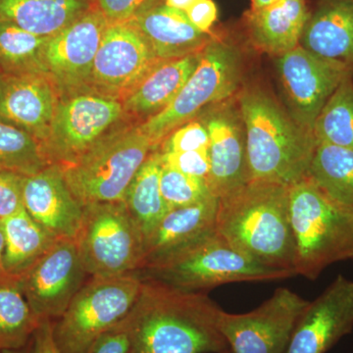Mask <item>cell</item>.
<instances>
[{
  "mask_svg": "<svg viewBox=\"0 0 353 353\" xmlns=\"http://www.w3.org/2000/svg\"><path fill=\"white\" fill-rule=\"evenodd\" d=\"M75 241L90 277L127 275L143 265L145 236L124 201L85 206Z\"/></svg>",
  "mask_w": 353,
  "mask_h": 353,
  "instance_id": "obj_9",
  "label": "cell"
},
{
  "mask_svg": "<svg viewBox=\"0 0 353 353\" xmlns=\"http://www.w3.org/2000/svg\"><path fill=\"white\" fill-rule=\"evenodd\" d=\"M122 101L92 92L60 97L41 150L48 164L76 161L124 117Z\"/></svg>",
  "mask_w": 353,
  "mask_h": 353,
  "instance_id": "obj_10",
  "label": "cell"
},
{
  "mask_svg": "<svg viewBox=\"0 0 353 353\" xmlns=\"http://www.w3.org/2000/svg\"><path fill=\"white\" fill-rule=\"evenodd\" d=\"M243 58L231 39L213 34L201 50L196 69L180 94L162 112L139 124L157 150L176 128L196 119L209 106L236 97L243 88Z\"/></svg>",
  "mask_w": 353,
  "mask_h": 353,
  "instance_id": "obj_6",
  "label": "cell"
},
{
  "mask_svg": "<svg viewBox=\"0 0 353 353\" xmlns=\"http://www.w3.org/2000/svg\"><path fill=\"white\" fill-rule=\"evenodd\" d=\"M150 0H95L109 23H127Z\"/></svg>",
  "mask_w": 353,
  "mask_h": 353,
  "instance_id": "obj_38",
  "label": "cell"
},
{
  "mask_svg": "<svg viewBox=\"0 0 353 353\" xmlns=\"http://www.w3.org/2000/svg\"><path fill=\"white\" fill-rule=\"evenodd\" d=\"M160 190L170 210L199 203L212 196L203 179L185 175L164 164L160 176Z\"/></svg>",
  "mask_w": 353,
  "mask_h": 353,
  "instance_id": "obj_33",
  "label": "cell"
},
{
  "mask_svg": "<svg viewBox=\"0 0 353 353\" xmlns=\"http://www.w3.org/2000/svg\"><path fill=\"white\" fill-rule=\"evenodd\" d=\"M299 46L353 67V0H317Z\"/></svg>",
  "mask_w": 353,
  "mask_h": 353,
  "instance_id": "obj_23",
  "label": "cell"
},
{
  "mask_svg": "<svg viewBox=\"0 0 353 353\" xmlns=\"http://www.w3.org/2000/svg\"><path fill=\"white\" fill-rule=\"evenodd\" d=\"M152 150L139 125L113 128L76 161L60 167L83 208L124 201L130 183Z\"/></svg>",
  "mask_w": 353,
  "mask_h": 353,
  "instance_id": "obj_7",
  "label": "cell"
},
{
  "mask_svg": "<svg viewBox=\"0 0 353 353\" xmlns=\"http://www.w3.org/2000/svg\"><path fill=\"white\" fill-rule=\"evenodd\" d=\"M215 231L234 250L254 261L296 275L289 185L252 180L220 197Z\"/></svg>",
  "mask_w": 353,
  "mask_h": 353,
  "instance_id": "obj_2",
  "label": "cell"
},
{
  "mask_svg": "<svg viewBox=\"0 0 353 353\" xmlns=\"http://www.w3.org/2000/svg\"><path fill=\"white\" fill-rule=\"evenodd\" d=\"M190 22L204 34H211V29L218 17L217 6L213 0H194L185 11Z\"/></svg>",
  "mask_w": 353,
  "mask_h": 353,
  "instance_id": "obj_39",
  "label": "cell"
},
{
  "mask_svg": "<svg viewBox=\"0 0 353 353\" xmlns=\"http://www.w3.org/2000/svg\"><path fill=\"white\" fill-rule=\"evenodd\" d=\"M0 222L6 243L4 272L12 277L20 278L57 241L39 226L25 208Z\"/></svg>",
  "mask_w": 353,
  "mask_h": 353,
  "instance_id": "obj_26",
  "label": "cell"
},
{
  "mask_svg": "<svg viewBox=\"0 0 353 353\" xmlns=\"http://www.w3.org/2000/svg\"><path fill=\"white\" fill-rule=\"evenodd\" d=\"M127 23L143 34L159 60L199 52L214 34L197 30L185 11L167 6L164 0H150Z\"/></svg>",
  "mask_w": 353,
  "mask_h": 353,
  "instance_id": "obj_20",
  "label": "cell"
},
{
  "mask_svg": "<svg viewBox=\"0 0 353 353\" xmlns=\"http://www.w3.org/2000/svg\"><path fill=\"white\" fill-rule=\"evenodd\" d=\"M311 9L307 0H280L243 16V29L257 50L281 57L299 46Z\"/></svg>",
  "mask_w": 353,
  "mask_h": 353,
  "instance_id": "obj_22",
  "label": "cell"
},
{
  "mask_svg": "<svg viewBox=\"0 0 353 353\" xmlns=\"http://www.w3.org/2000/svg\"><path fill=\"white\" fill-rule=\"evenodd\" d=\"M90 276L75 240H57L19 279L21 289L39 320L58 319Z\"/></svg>",
  "mask_w": 353,
  "mask_h": 353,
  "instance_id": "obj_15",
  "label": "cell"
},
{
  "mask_svg": "<svg viewBox=\"0 0 353 353\" xmlns=\"http://www.w3.org/2000/svg\"><path fill=\"white\" fill-rule=\"evenodd\" d=\"M95 6V0H0V21L52 37Z\"/></svg>",
  "mask_w": 353,
  "mask_h": 353,
  "instance_id": "obj_25",
  "label": "cell"
},
{
  "mask_svg": "<svg viewBox=\"0 0 353 353\" xmlns=\"http://www.w3.org/2000/svg\"><path fill=\"white\" fill-rule=\"evenodd\" d=\"M4 245H6V243H4V234L3 231H2L1 222H0V275L6 274L3 268Z\"/></svg>",
  "mask_w": 353,
  "mask_h": 353,
  "instance_id": "obj_43",
  "label": "cell"
},
{
  "mask_svg": "<svg viewBox=\"0 0 353 353\" xmlns=\"http://www.w3.org/2000/svg\"><path fill=\"white\" fill-rule=\"evenodd\" d=\"M32 353H61L52 336V321L41 320L32 339Z\"/></svg>",
  "mask_w": 353,
  "mask_h": 353,
  "instance_id": "obj_40",
  "label": "cell"
},
{
  "mask_svg": "<svg viewBox=\"0 0 353 353\" xmlns=\"http://www.w3.org/2000/svg\"><path fill=\"white\" fill-rule=\"evenodd\" d=\"M141 280L154 281L185 292H205L217 285L263 282L292 277L250 259L213 232L168 259L136 272Z\"/></svg>",
  "mask_w": 353,
  "mask_h": 353,
  "instance_id": "obj_5",
  "label": "cell"
},
{
  "mask_svg": "<svg viewBox=\"0 0 353 353\" xmlns=\"http://www.w3.org/2000/svg\"><path fill=\"white\" fill-rule=\"evenodd\" d=\"M199 117L209 136L208 187L220 199L250 181L245 126L238 94L204 109Z\"/></svg>",
  "mask_w": 353,
  "mask_h": 353,
  "instance_id": "obj_16",
  "label": "cell"
},
{
  "mask_svg": "<svg viewBox=\"0 0 353 353\" xmlns=\"http://www.w3.org/2000/svg\"><path fill=\"white\" fill-rule=\"evenodd\" d=\"M161 60L128 23H110L95 57L90 90L123 101Z\"/></svg>",
  "mask_w": 353,
  "mask_h": 353,
  "instance_id": "obj_14",
  "label": "cell"
},
{
  "mask_svg": "<svg viewBox=\"0 0 353 353\" xmlns=\"http://www.w3.org/2000/svg\"><path fill=\"white\" fill-rule=\"evenodd\" d=\"M25 176L13 172L0 171V220L24 208L23 183Z\"/></svg>",
  "mask_w": 353,
  "mask_h": 353,
  "instance_id": "obj_36",
  "label": "cell"
},
{
  "mask_svg": "<svg viewBox=\"0 0 353 353\" xmlns=\"http://www.w3.org/2000/svg\"><path fill=\"white\" fill-rule=\"evenodd\" d=\"M353 331V281L339 275L297 320L284 353H326Z\"/></svg>",
  "mask_w": 353,
  "mask_h": 353,
  "instance_id": "obj_17",
  "label": "cell"
},
{
  "mask_svg": "<svg viewBox=\"0 0 353 353\" xmlns=\"http://www.w3.org/2000/svg\"><path fill=\"white\" fill-rule=\"evenodd\" d=\"M250 180L292 185L307 176L317 141L289 110L259 85L241 88Z\"/></svg>",
  "mask_w": 353,
  "mask_h": 353,
  "instance_id": "obj_3",
  "label": "cell"
},
{
  "mask_svg": "<svg viewBox=\"0 0 353 353\" xmlns=\"http://www.w3.org/2000/svg\"><path fill=\"white\" fill-rule=\"evenodd\" d=\"M208 148V130L201 120L194 119L176 128L160 143L157 150L161 153L204 152Z\"/></svg>",
  "mask_w": 353,
  "mask_h": 353,
  "instance_id": "obj_34",
  "label": "cell"
},
{
  "mask_svg": "<svg viewBox=\"0 0 353 353\" xmlns=\"http://www.w3.org/2000/svg\"><path fill=\"white\" fill-rule=\"evenodd\" d=\"M162 162L159 150H152L138 173L134 176L124 202L132 219L146 239L170 211L160 190Z\"/></svg>",
  "mask_w": 353,
  "mask_h": 353,
  "instance_id": "obj_27",
  "label": "cell"
},
{
  "mask_svg": "<svg viewBox=\"0 0 353 353\" xmlns=\"http://www.w3.org/2000/svg\"><path fill=\"white\" fill-rule=\"evenodd\" d=\"M130 353H134V352H130Z\"/></svg>",
  "mask_w": 353,
  "mask_h": 353,
  "instance_id": "obj_46",
  "label": "cell"
},
{
  "mask_svg": "<svg viewBox=\"0 0 353 353\" xmlns=\"http://www.w3.org/2000/svg\"><path fill=\"white\" fill-rule=\"evenodd\" d=\"M60 95L39 74H0V119L15 125L39 143L48 139Z\"/></svg>",
  "mask_w": 353,
  "mask_h": 353,
  "instance_id": "obj_19",
  "label": "cell"
},
{
  "mask_svg": "<svg viewBox=\"0 0 353 353\" xmlns=\"http://www.w3.org/2000/svg\"><path fill=\"white\" fill-rule=\"evenodd\" d=\"M109 24L95 6L62 31L50 37L44 46V67L60 97L90 92L95 57Z\"/></svg>",
  "mask_w": 353,
  "mask_h": 353,
  "instance_id": "obj_12",
  "label": "cell"
},
{
  "mask_svg": "<svg viewBox=\"0 0 353 353\" xmlns=\"http://www.w3.org/2000/svg\"><path fill=\"white\" fill-rule=\"evenodd\" d=\"M307 178L325 196L353 211V150L317 143Z\"/></svg>",
  "mask_w": 353,
  "mask_h": 353,
  "instance_id": "obj_28",
  "label": "cell"
},
{
  "mask_svg": "<svg viewBox=\"0 0 353 353\" xmlns=\"http://www.w3.org/2000/svg\"><path fill=\"white\" fill-rule=\"evenodd\" d=\"M278 1H280V0H250V2H252L250 9L252 10H259V9L272 6V4L276 3Z\"/></svg>",
  "mask_w": 353,
  "mask_h": 353,
  "instance_id": "obj_42",
  "label": "cell"
},
{
  "mask_svg": "<svg viewBox=\"0 0 353 353\" xmlns=\"http://www.w3.org/2000/svg\"><path fill=\"white\" fill-rule=\"evenodd\" d=\"M218 197L169 211L145 243L143 267L168 259L215 232Z\"/></svg>",
  "mask_w": 353,
  "mask_h": 353,
  "instance_id": "obj_21",
  "label": "cell"
},
{
  "mask_svg": "<svg viewBox=\"0 0 353 353\" xmlns=\"http://www.w3.org/2000/svg\"><path fill=\"white\" fill-rule=\"evenodd\" d=\"M222 309L205 292H185L143 280L132 308L134 353H224Z\"/></svg>",
  "mask_w": 353,
  "mask_h": 353,
  "instance_id": "obj_1",
  "label": "cell"
},
{
  "mask_svg": "<svg viewBox=\"0 0 353 353\" xmlns=\"http://www.w3.org/2000/svg\"><path fill=\"white\" fill-rule=\"evenodd\" d=\"M41 321L30 307L19 279L0 275V352L27 347Z\"/></svg>",
  "mask_w": 353,
  "mask_h": 353,
  "instance_id": "obj_29",
  "label": "cell"
},
{
  "mask_svg": "<svg viewBox=\"0 0 353 353\" xmlns=\"http://www.w3.org/2000/svg\"><path fill=\"white\" fill-rule=\"evenodd\" d=\"M131 314V313H130ZM116 325L97 339L87 353H130L132 352L131 320Z\"/></svg>",
  "mask_w": 353,
  "mask_h": 353,
  "instance_id": "obj_37",
  "label": "cell"
},
{
  "mask_svg": "<svg viewBox=\"0 0 353 353\" xmlns=\"http://www.w3.org/2000/svg\"><path fill=\"white\" fill-rule=\"evenodd\" d=\"M317 143L353 150V70L341 81L315 121Z\"/></svg>",
  "mask_w": 353,
  "mask_h": 353,
  "instance_id": "obj_31",
  "label": "cell"
},
{
  "mask_svg": "<svg viewBox=\"0 0 353 353\" xmlns=\"http://www.w3.org/2000/svg\"><path fill=\"white\" fill-rule=\"evenodd\" d=\"M23 205L28 214L57 240H75L83 206L74 196L59 165L51 164L25 176Z\"/></svg>",
  "mask_w": 353,
  "mask_h": 353,
  "instance_id": "obj_18",
  "label": "cell"
},
{
  "mask_svg": "<svg viewBox=\"0 0 353 353\" xmlns=\"http://www.w3.org/2000/svg\"><path fill=\"white\" fill-rule=\"evenodd\" d=\"M224 353H232V352H231V350H227V352H224Z\"/></svg>",
  "mask_w": 353,
  "mask_h": 353,
  "instance_id": "obj_45",
  "label": "cell"
},
{
  "mask_svg": "<svg viewBox=\"0 0 353 353\" xmlns=\"http://www.w3.org/2000/svg\"><path fill=\"white\" fill-rule=\"evenodd\" d=\"M308 301L279 288L259 307L231 314L222 311L220 330L232 353H284Z\"/></svg>",
  "mask_w": 353,
  "mask_h": 353,
  "instance_id": "obj_11",
  "label": "cell"
},
{
  "mask_svg": "<svg viewBox=\"0 0 353 353\" xmlns=\"http://www.w3.org/2000/svg\"><path fill=\"white\" fill-rule=\"evenodd\" d=\"M296 275L315 280L329 265L353 259V211L325 196L306 176L289 187Z\"/></svg>",
  "mask_w": 353,
  "mask_h": 353,
  "instance_id": "obj_4",
  "label": "cell"
},
{
  "mask_svg": "<svg viewBox=\"0 0 353 353\" xmlns=\"http://www.w3.org/2000/svg\"><path fill=\"white\" fill-rule=\"evenodd\" d=\"M0 353H32V341L27 347L20 348V350H3V352H0Z\"/></svg>",
  "mask_w": 353,
  "mask_h": 353,
  "instance_id": "obj_44",
  "label": "cell"
},
{
  "mask_svg": "<svg viewBox=\"0 0 353 353\" xmlns=\"http://www.w3.org/2000/svg\"><path fill=\"white\" fill-rule=\"evenodd\" d=\"M201 51L176 59L161 60L122 101L125 114L145 121L168 108L196 69Z\"/></svg>",
  "mask_w": 353,
  "mask_h": 353,
  "instance_id": "obj_24",
  "label": "cell"
},
{
  "mask_svg": "<svg viewBox=\"0 0 353 353\" xmlns=\"http://www.w3.org/2000/svg\"><path fill=\"white\" fill-rule=\"evenodd\" d=\"M194 1V0H164L167 6L182 11L187 10Z\"/></svg>",
  "mask_w": 353,
  "mask_h": 353,
  "instance_id": "obj_41",
  "label": "cell"
},
{
  "mask_svg": "<svg viewBox=\"0 0 353 353\" xmlns=\"http://www.w3.org/2000/svg\"><path fill=\"white\" fill-rule=\"evenodd\" d=\"M276 65L290 115L312 132L325 104L353 70V67L319 57L301 46L278 57Z\"/></svg>",
  "mask_w": 353,
  "mask_h": 353,
  "instance_id": "obj_13",
  "label": "cell"
},
{
  "mask_svg": "<svg viewBox=\"0 0 353 353\" xmlns=\"http://www.w3.org/2000/svg\"><path fill=\"white\" fill-rule=\"evenodd\" d=\"M50 37L26 31L19 26L0 21V74L46 75L44 46Z\"/></svg>",
  "mask_w": 353,
  "mask_h": 353,
  "instance_id": "obj_30",
  "label": "cell"
},
{
  "mask_svg": "<svg viewBox=\"0 0 353 353\" xmlns=\"http://www.w3.org/2000/svg\"><path fill=\"white\" fill-rule=\"evenodd\" d=\"M162 162L166 166L192 176L208 181L210 173L208 150L161 153Z\"/></svg>",
  "mask_w": 353,
  "mask_h": 353,
  "instance_id": "obj_35",
  "label": "cell"
},
{
  "mask_svg": "<svg viewBox=\"0 0 353 353\" xmlns=\"http://www.w3.org/2000/svg\"><path fill=\"white\" fill-rule=\"evenodd\" d=\"M48 165L41 143L34 137L0 119V171L30 176Z\"/></svg>",
  "mask_w": 353,
  "mask_h": 353,
  "instance_id": "obj_32",
  "label": "cell"
},
{
  "mask_svg": "<svg viewBox=\"0 0 353 353\" xmlns=\"http://www.w3.org/2000/svg\"><path fill=\"white\" fill-rule=\"evenodd\" d=\"M143 280L134 272L115 277H90L63 314L52 321L61 353H87L97 339L126 319L138 301Z\"/></svg>",
  "mask_w": 353,
  "mask_h": 353,
  "instance_id": "obj_8",
  "label": "cell"
}]
</instances>
